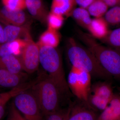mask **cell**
Here are the masks:
<instances>
[{
  "label": "cell",
  "mask_w": 120,
  "mask_h": 120,
  "mask_svg": "<svg viewBox=\"0 0 120 120\" xmlns=\"http://www.w3.org/2000/svg\"><path fill=\"white\" fill-rule=\"evenodd\" d=\"M77 35L110 75L120 77V52L101 45L90 34L77 31Z\"/></svg>",
  "instance_id": "cell-1"
},
{
  "label": "cell",
  "mask_w": 120,
  "mask_h": 120,
  "mask_svg": "<svg viewBox=\"0 0 120 120\" xmlns=\"http://www.w3.org/2000/svg\"><path fill=\"white\" fill-rule=\"evenodd\" d=\"M29 90L37 99L44 116L60 109L62 95L56 84L48 76L39 78Z\"/></svg>",
  "instance_id": "cell-2"
},
{
  "label": "cell",
  "mask_w": 120,
  "mask_h": 120,
  "mask_svg": "<svg viewBox=\"0 0 120 120\" xmlns=\"http://www.w3.org/2000/svg\"><path fill=\"white\" fill-rule=\"evenodd\" d=\"M39 47V61L42 68L56 84L62 95H69L70 89L60 52L56 48L45 46Z\"/></svg>",
  "instance_id": "cell-3"
},
{
  "label": "cell",
  "mask_w": 120,
  "mask_h": 120,
  "mask_svg": "<svg viewBox=\"0 0 120 120\" xmlns=\"http://www.w3.org/2000/svg\"><path fill=\"white\" fill-rule=\"evenodd\" d=\"M68 45L67 54L72 66L86 71L91 76L98 78L105 79L111 77L87 48L73 38L69 39Z\"/></svg>",
  "instance_id": "cell-4"
},
{
  "label": "cell",
  "mask_w": 120,
  "mask_h": 120,
  "mask_svg": "<svg viewBox=\"0 0 120 120\" xmlns=\"http://www.w3.org/2000/svg\"><path fill=\"white\" fill-rule=\"evenodd\" d=\"M91 76L87 72L72 66L67 80L69 88L73 94L90 107L88 98L91 91Z\"/></svg>",
  "instance_id": "cell-5"
},
{
  "label": "cell",
  "mask_w": 120,
  "mask_h": 120,
  "mask_svg": "<svg viewBox=\"0 0 120 120\" xmlns=\"http://www.w3.org/2000/svg\"><path fill=\"white\" fill-rule=\"evenodd\" d=\"M29 89L15 96L12 102L27 120H43L37 99Z\"/></svg>",
  "instance_id": "cell-6"
},
{
  "label": "cell",
  "mask_w": 120,
  "mask_h": 120,
  "mask_svg": "<svg viewBox=\"0 0 120 120\" xmlns=\"http://www.w3.org/2000/svg\"><path fill=\"white\" fill-rule=\"evenodd\" d=\"M24 39L26 41V45L19 56L23 71L27 73L32 74L38 70L40 64V47L32 39L30 32Z\"/></svg>",
  "instance_id": "cell-7"
},
{
  "label": "cell",
  "mask_w": 120,
  "mask_h": 120,
  "mask_svg": "<svg viewBox=\"0 0 120 120\" xmlns=\"http://www.w3.org/2000/svg\"><path fill=\"white\" fill-rule=\"evenodd\" d=\"M98 117L94 110L82 102L69 107L66 120H97Z\"/></svg>",
  "instance_id": "cell-8"
},
{
  "label": "cell",
  "mask_w": 120,
  "mask_h": 120,
  "mask_svg": "<svg viewBox=\"0 0 120 120\" xmlns=\"http://www.w3.org/2000/svg\"><path fill=\"white\" fill-rule=\"evenodd\" d=\"M23 11H12L3 7L0 8V22L5 25L17 26L28 23V17Z\"/></svg>",
  "instance_id": "cell-9"
},
{
  "label": "cell",
  "mask_w": 120,
  "mask_h": 120,
  "mask_svg": "<svg viewBox=\"0 0 120 120\" xmlns=\"http://www.w3.org/2000/svg\"><path fill=\"white\" fill-rule=\"evenodd\" d=\"M27 75L24 72L19 74H14L0 69V89L11 90L22 85L25 82Z\"/></svg>",
  "instance_id": "cell-10"
},
{
  "label": "cell",
  "mask_w": 120,
  "mask_h": 120,
  "mask_svg": "<svg viewBox=\"0 0 120 120\" xmlns=\"http://www.w3.org/2000/svg\"><path fill=\"white\" fill-rule=\"evenodd\" d=\"M26 8L34 19L41 23H47L49 12L42 0H26Z\"/></svg>",
  "instance_id": "cell-11"
},
{
  "label": "cell",
  "mask_w": 120,
  "mask_h": 120,
  "mask_svg": "<svg viewBox=\"0 0 120 120\" xmlns=\"http://www.w3.org/2000/svg\"><path fill=\"white\" fill-rule=\"evenodd\" d=\"M109 26L104 17L94 18L92 19L87 30L93 38L102 40L109 32Z\"/></svg>",
  "instance_id": "cell-12"
},
{
  "label": "cell",
  "mask_w": 120,
  "mask_h": 120,
  "mask_svg": "<svg viewBox=\"0 0 120 120\" xmlns=\"http://www.w3.org/2000/svg\"><path fill=\"white\" fill-rule=\"evenodd\" d=\"M30 23L28 22L22 26L6 25L4 27L5 42L15 41L20 38H25L30 31Z\"/></svg>",
  "instance_id": "cell-13"
},
{
  "label": "cell",
  "mask_w": 120,
  "mask_h": 120,
  "mask_svg": "<svg viewBox=\"0 0 120 120\" xmlns=\"http://www.w3.org/2000/svg\"><path fill=\"white\" fill-rule=\"evenodd\" d=\"M97 120H120V95H114Z\"/></svg>",
  "instance_id": "cell-14"
},
{
  "label": "cell",
  "mask_w": 120,
  "mask_h": 120,
  "mask_svg": "<svg viewBox=\"0 0 120 120\" xmlns=\"http://www.w3.org/2000/svg\"><path fill=\"white\" fill-rule=\"evenodd\" d=\"M0 69L15 74L23 73L24 71L19 56L14 55L0 57Z\"/></svg>",
  "instance_id": "cell-15"
},
{
  "label": "cell",
  "mask_w": 120,
  "mask_h": 120,
  "mask_svg": "<svg viewBox=\"0 0 120 120\" xmlns=\"http://www.w3.org/2000/svg\"><path fill=\"white\" fill-rule=\"evenodd\" d=\"M76 5L75 0H52L50 12L64 16H70Z\"/></svg>",
  "instance_id": "cell-16"
},
{
  "label": "cell",
  "mask_w": 120,
  "mask_h": 120,
  "mask_svg": "<svg viewBox=\"0 0 120 120\" xmlns=\"http://www.w3.org/2000/svg\"><path fill=\"white\" fill-rule=\"evenodd\" d=\"M26 44V40L22 39L0 44V57L10 55L19 56Z\"/></svg>",
  "instance_id": "cell-17"
},
{
  "label": "cell",
  "mask_w": 120,
  "mask_h": 120,
  "mask_svg": "<svg viewBox=\"0 0 120 120\" xmlns=\"http://www.w3.org/2000/svg\"><path fill=\"white\" fill-rule=\"evenodd\" d=\"M60 37L58 31L48 28L39 38L38 44L42 46L56 48L60 42Z\"/></svg>",
  "instance_id": "cell-18"
},
{
  "label": "cell",
  "mask_w": 120,
  "mask_h": 120,
  "mask_svg": "<svg viewBox=\"0 0 120 120\" xmlns=\"http://www.w3.org/2000/svg\"><path fill=\"white\" fill-rule=\"evenodd\" d=\"M71 16L77 24L87 30L92 20L87 9L80 7L76 8L71 13Z\"/></svg>",
  "instance_id": "cell-19"
},
{
  "label": "cell",
  "mask_w": 120,
  "mask_h": 120,
  "mask_svg": "<svg viewBox=\"0 0 120 120\" xmlns=\"http://www.w3.org/2000/svg\"><path fill=\"white\" fill-rule=\"evenodd\" d=\"M32 85V82H25L8 91L0 92V105H7L11 99L13 98L20 92L30 89Z\"/></svg>",
  "instance_id": "cell-20"
},
{
  "label": "cell",
  "mask_w": 120,
  "mask_h": 120,
  "mask_svg": "<svg viewBox=\"0 0 120 120\" xmlns=\"http://www.w3.org/2000/svg\"><path fill=\"white\" fill-rule=\"evenodd\" d=\"M109 7L102 0H95L87 8L90 15L95 18L103 17Z\"/></svg>",
  "instance_id": "cell-21"
},
{
  "label": "cell",
  "mask_w": 120,
  "mask_h": 120,
  "mask_svg": "<svg viewBox=\"0 0 120 120\" xmlns=\"http://www.w3.org/2000/svg\"><path fill=\"white\" fill-rule=\"evenodd\" d=\"M101 41L109 47L120 52V27L109 30L107 36Z\"/></svg>",
  "instance_id": "cell-22"
},
{
  "label": "cell",
  "mask_w": 120,
  "mask_h": 120,
  "mask_svg": "<svg viewBox=\"0 0 120 120\" xmlns=\"http://www.w3.org/2000/svg\"><path fill=\"white\" fill-rule=\"evenodd\" d=\"M94 94L110 102L114 94L111 86L106 83L99 84L93 90Z\"/></svg>",
  "instance_id": "cell-23"
},
{
  "label": "cell",
  "mask_w": 120,
  "mask_h": 120,
  "mask_svg": "<svg viewBox=\"0 0 120 120\" xmlns=\"http://www.w3.org/2000/svg\"><path fill=\"white\" fill-rule=\"evenodd\" d=\"M104 17L109 26H120V4L108 10Z\"/></svg>",
  "instance_id": "cell-24"
},
{
  "label": "cell",
  "mask_w": 120,
  "mask_h": 120,
  "mask_svg": "<svg viewBox=\"0 0 120 120\" xmlns=\"http://www.w3.org/2000/svg\"><path fill=\"white\" fill-rule=\"evenodd\" d=\"M64 21L63 16L50 12L47 19L48 28L58 31L62 27Z\"/></svg>",
  "instance_id": "cell-25"
},
{
  "label": "cell",
  "mask_w": 120,
  "mask_h": 120,
  "mask_svg": "<svg viewBox=\"0 0 120 120\" xmlns=\"http://www.w3.org/2000/svg\"><path fill=\"white\" fill-rule=\"evenodd\" d=\"M4 7L12 11L23 10L26 8V0H1Z\"/></svg>",
  "instance_id": "cell-26"
},
{
  "label": "cell",
  "mask_w": 120,
  "mask_h": 120,
  "mask_svg": "<svg viewBox=\"0 0 120 120\" xmlns=\"http://www.w3.org/2000/svg\"><path fill=\"white\" fill-rule=\"evenodd\" d=\"M7 120H27L16 108L13 102L10 105Z\"/></svg>",
  "instance_id": "cell-27"
},
{
  "label": "cell",
  "mask_w": 120,
  "mask_h": 120,
  "mask_svg": "<svg viewBox=\"0 0 120 120\" xmlns=\"http://www.w3.org/2000/svg\"><path fill=\"white\" fill-rule=\"evenodd\" d=\"M68 109H60L56 112L45 117V120H66L68 115Z\"/></svg>",
  "instance_id": "cell-28"
},
{
  "label": "cell",
  "mask_w": 120,
  "mask_h": 120,
  "mask_svg": "<svg viewBox=\"0 0 120 120\" xmlns=\"http://www.w3.org/2000/svg\"><path fill=\"white\" fill-rule=\"evenodd\" d=\"M95 0H75L77 4L80 7L87 9Z\"/></svg>",
  "instance_id": "cell-29"
},
{
  "label": "cell",
  "mask_w": 120,
  "mask_h": 120,
  "mask_svg": "<svg viewBox=\"0 0 120 120\" xmlns=\"http://www.w3.org/2000/svg\"><path fill=\"white\" fill-rule=\"evenodd\" d=\"M109 7H113L120 4V0H102Z\"/></svg>",
  "instance_id": "cell-30"
},
{
  "label": "cell",
  "mask_w": 120,
  "mask_h": 120,
  "mask_svg": "<svg viewBox=\"0 0 120 120\" xmlns=\"http://www.w3.org/2000/svg\"><path fill=\"white\" fill-rule=\"evenodd\" d=\"M4 27L0 23V44L5 43Z\"/></svg>",
  "instance_id": "cell-31"
},
{
  "label": "cell",
  "mask_w": 120,
  "mask_h": 120,
  "mask_svg": "<svg viewBox=\"0 0 120 120\" xmlns=\"http://www.w3.org/2000/svg\"><path fill=\"white\" fill-rule=\"evenodd\" d=\"M6 105H0V120H2L4 116L5 112Z\"/></svg>",
  "instance_id": "cell-32"
},
{
  "label": "cell",
  "mask_w": 120,
  "mask_h": 120,
  "mask_svg": "<svg viewBox=\"0 0 120 120\" xmlns=\"http://www.w3.org/2000/svg\"><path fill=\"white\" fill-rule=\"evenodd\" d=\"M1 89H0V92H1Z\"/></svg>",
  "instance_id": "cell-33"
},
{
  "label": "cell",
  "mask_w": 120,
  "mask_h": 120,
  "mask_svg": "<svg viewBox=\"0 0 120 120\" xmlns=\"http://www.w3.org/2000/svg\"></svg>",
  "instance_id": "cell-34"
}]
</instances>
